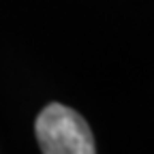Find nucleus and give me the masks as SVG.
<instances>
[{"mask_svg":"<svg viewBox=\"0 0 154 154\" xmlns=\"http://www.w3.org/2000/svg\"><path fill=\"white\" fill-rule=\"evenodd\" d=\"M36 141L43 154H94V137L88 122L62 103H49L36 116Z\"/></svg>","mask_w":154,"mask_h":154,"instance_id":"1","label":"nucleus"}]
</instances>
